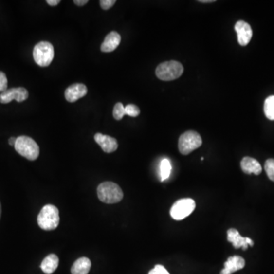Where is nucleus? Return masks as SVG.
Returning a JSON list of instances; mask_svg holds the SVG:
<instances>
[{
  "mask_svg": "<svg viewBox=\"0 0 274 274\" xmlns=\"http://www.w3.org/2000/svg\"><path fill=\"white\" fill-rule=\"evenodd\" d=\"M97 193L100 201L108 204L121 202L124 198V193L121 187L111 182H105L99 184Z\"/></svg>",
  "mask_w": 274,
  "mask_h": 274,
  "instance_id": "1",
  "label": "nucleus"
},
{
  "mask_svg": "<svg viewBox=\"0 0 274 274\" xmlns=\"http://www.w3.org/2000/svg\"><path fill=\"white\" fill-rule=\"evenodd\" d=\"M37 223L40 229L45 231L55 230L59 223V210L54 205H45L37 217Z\"/></svg>",
  "mask_w": 274,
  "mask_h": 274,
  "instance_id": "2",
  "label": "nucleus"
},
{
  "mask_svg": "<svg viewBox=\"0 0 274 274\" xmlns=\"http://www.w3.org/2000/svg\"><path fill=\"white\" fill-rule=\"evenodd\" d=\"M14 146L18 153L30 161L36 160L40 154V148L37 143L28 136L18 137Z\"/></svg>",
  "mask_w": 274,
  "mask_h": 274,
  "instance_id": "3",
  "label": "nucleus"
},
{
  "mask_svg": "<svg viewBox=\"0 0 274 274\" xmlns=\"http://www.w3.org/2000/svg\"><path fill=\"white\" fill-rule=\"evenodd\" d=\"M183 67L182 63L175 60L164 62L158 66L156 76L163 81H172L178 79L183 74Z\"/></svg>",
  "mask_w": 274,
  "mask_h": 274,
  "instance_id": "4",
  "label": "nucleus"
},
{
  "mask_svg": "<svg viewBox=\"0 0 274 274\" xmlns=\"http://www.w3.org/2000/svg\"><path fill=\"white\" fill-rule=\"evenodd\" d=\"M201 135L196 131H186L178 140V149L183 156H187L202 146Z\"/></svg>",
  "mask_w": 274,
  "mask_h": 274,
  "instance_id": "5",
  "label": "nucleus"
},
{
  "mask_svg": "<svg viewBox=\"0 0 274 274\" xmlns=\"http://www.w3.org/2000/svg\"><path fill=\"white\" fill-rule=\"evenodd\" d=\"M34 59L40 67H48L55 57V50L51 43L41 41L34 47Z\"/></svg>",
  "mask_w": 274,
  "mask_h": 274,
  "instance_id": "6",
  "label": "nucleus"
},
{
  "mask_svg": "<svg viewBox=\"0 0 274 274\" xmlns=\"http://www.w3.org/2000/svg\"><path fill=\"white\" fill-rule=\"evenodd\" d=\"M196 208V202L191 198L178 200L171 206L170 215L175 220H182L190 216Z\"/></svg>",
  "mask_w": 274,
  "mask_h": 274,
  "instance_id": "7",
  "label": "nucleus"
},
{
  "mask_svg": "<svg viewBox=\"0 0 274 274\" xmlns=\"http://www.w3.org/2000/svg\"><path fill=\"white\" fill-rule=\"evenodd\" d=\"M28 91L25 88H13L1 93L0 102L2 104H8L13 100H16L18 102H22L28 98Z\"/></svg>",
  "mask_w": 274,
  "mask_h": 274,
  "instance_id": "8",
  "label": "nucleus"
},
{
  "mask_svg": "<svg viewBox=\"0 0 274 274\" xmlns=\"http://www.w3.org/2000/svg\"><path fill=\"white\" fill-rule=\"evenodd\" d=\"M227 239L229 242L232 243L236 249L242 248L243 251L248 249V245L254 246V241L251 238L242 237L239 232L236 229H229L227 231Z\"/></svg>",
  "mask_w": 274,
  "mask_h": 274,
  "instance_id": "9",
  "label": "nucleus"
},
{
  "mask_svg": "<svg viewBox=\"0 0 274 274\" xmlns=\"http://www.w3.org/2000/svg\"><path fill=\"white\" fill-rule=\"evenodd\" d=\"M235 30L237 33V41L241 46H246L252 40L253 32L251 25L245 21H238L235 25Z\"/></svg>",
  "mask_w": 274,
  "mask_h": 274,
  "instance_id": "10",
  "label": "nucleus"
},
{
  "mask_svg": "<svg viewBox=\"0 0 274 274\" xmlns=\"http://www.w3.org/2000/svg\"><path fill=\"white\" fill-rule=\"evenodd\" d=\"M87 92V87L84 84L75 83L66 89L65 98L69 102H75L84 97Z\"/></svg>",
  "mask_w": 274,
  "mask_h": 274,
  "instance_id": "11",
  "label": "nucleus"
},
{
  "mask_svg": "<svg viewBox=\"0 0 274 274\" xmlns=\"http://www.w3.org/2000/svg\"><path fill=\"white\" fill-rule=\"evenodd\" d=\"M94 140L101 147L102 150L107 153L115 152L118 148L117 140L111 136L96 133L94 135Z\"/></svg>",
  "mask_w": 274,
  "mask_h": 274,
  "instance_id": "12",
  "label": "nucleus"
},
{
  "mask_svg": "<svg viewBox=\"0 0 274 274\" xmlns=\"http://www.w3.org/2000/svg\"><path fill=\"white\" fill-rule=\"evenodd\" d=\"M245 266V260L240 256H232L229 257L224 264V268L220 272V274H232L236 271L243 269Z\"/></svg>",
  "mask_w": 274,
  "mask_h": 274,
  "instance_id": "13",
  "label": "nucleus"
},
{
  "mask_svg": "<svg viewBox=\"0 0 274 274\" xmlns=\"http://www.w3.org/2000/svg\"><path fill=\"white\" fill-rule=\"evenodd\" d=\"M241 168L243 172L247 175L255 174L259 175L262 172V167L258 161L252 157H244L241 162Z\"/></svg>",
  "mask_w": 274,
  "mask_h": 274,
  "instance_id": "14",
  "label": "nucleus"
},
{
  "mask_svg": "<svg viewBox=\"0 0 274 274\" xmlns=\"http://www.w3.org/2000/svg\"><path fill=\"white\" fill-rule=\"evenodd\" d=\"M121 37L117 32H111L107 35L101 46L102 52L110 53L115 51L121 43Z\"/></svg>",
  "mask_w": 274,
  "mask_h": 274,
  "instance_id": "15",
  "label": "nucleus"
},
{
  "mask_svg": "<svg viewBox=\"0 0 274 274\" xmlns=\"http://www.w3.org/2000/svg\"><path fill=\"white\" fill-rule=\"evenodd\" d=\"M59 258L55 254H51L43 260L40 268L46 274H51L57 269Z\"/></svg>",
  "mask_w": 274,
  "mask_h": 274,
  "instance_id": "16",
  "label": "nucleus"
},
{
  "mask_svg": "<svg viewBox=\"0 0 274 274\" xmlns=\"http://www.w3.org/2000/svg\"><path fill=\"white\" fill-rule=\"evenodd\" d=\"M91 262L88 257H80L75 260L71 268L72 274H88L91 269Z\"/></svg>",
  "mask_w": 274,
  "mask_h": 274,
  "instance_id": "17",
  "label": "nucleus"
},
{
  "mask_svg": "<svg viewBox=\"0 0 274 274\" xmlns=\"http://www.w3.org/2000/svg\"><path fill=\"white\" fill-rule=\"evenodd\" d=\"M264 114L271 121H274V95L268 97L264 102Z\"/></svg>",
  "mask_w": 274,
  "mask_h": 274,
  "instance_id": "18",
  "label": "nucleus"
},
{
  "mask_svg": "<svg viewBox=\"0 0 274 274\" xmlns=\"http://www.w3.org/2000/svg\"><path fill=\"white\" fill-rule=\"evenodd\" d=\"M171 165L168 159H164L162 161L160 165L161 177H162V182H164L166 179L169 178L171 174Z\"/></svg>",
  "mask_w": 274,
  "mask_h": 274,
  "instance_id": "19",
  "label": "nucleus"
},
{
  "mask_svg": "<svg viewBox=\"0 0 274 274\" xmlns=\"http://www.w3.org/2000/svg\"><path fill=\"white\" fill-rule=\"evenodd\" d=\"M125 114H126L125 107L123 105V104L121 102L116 104L114 107V110H113V116H114V119H116L117 121H121Z\"/></svg>",
  "mask_w": 274,
  "mask_h": 274,
  "instance_id": "20",
  "label": "nucleus"
},
{
  "mask_svg": "<svg viewBox=\"0 0 274 274\" xmlns=\"http://www.w3.org/2000/svg\"><path fill=\"white\" fill-rule=\"evenodd\" d=\"M264 169L270 180L274 182V159H270L266 161L264 164Z\"/></svg>",
  "mask_w": 274,
  "mask_h": 274,
  "instance_id": "21",
  "label": "nucleus"
},
{
  "mask_svg": "<svg viewBox=\"0 0 274 274\" xmlns=\"http://www.w3.org/2000/svg\"><path fill=\"white\" fill-rule=\"evenodd\" d=\"M125 112H126V114L133 117H137L140 114V110L138 107L135 105H131V104L125 107Z\"/></svg>",
  "mask_w": 274,
  "mask_h": 274,
  "instance_id": "22",
  "label": "nucleus"
},
{
  "mask_svg": "<svg viewBox=\"0 0 274 274\" xmlns=\"http://www.w3.org/2000/svg\"><path fill=\"white\" fill-rule=\"evenodd\" d=\"M8 80L6 75L0 71V92L2 93L7 90Z\"/></svg>",
  "mask_w": 274,
  "mask_h": 274,
  "instance_id": "23",
  "label": "nucleus"
},
{
  "mask_svg": "<svg viewBox=\"0 0 274 274\" xmlns=\"http://www.w3.org/2000/svg\"><path fill=\"white\" fill-rule=\"evenodd\" d=\"M148 274H170L168 271L165 269V267H163V265H156L153 269L151 270Z\"/></svg>",
  "mask_w": 274,
  "mask_h": 274,
  "instance_id": "24",
  "label": "nucleus"
},
{
  "mask_svg": "<svg viewBox=\"0 0 274 274\" xmlns=\"http://www.w3.org/2000/svg\"><path fill=\"white\" fill-rule=\"evenodd\" d=\"M116 3L115 0H101L100 5L102 9L105 10L110 9Z\"/></svg>",
  "mask_w": 274,
  "mask_h": 274,
  "instance_id": "25",
  "label": "nucleus"
},
{
  "mask_svg": "<svg viewBox=\"0 0 274 274\" xmlns=\"http://www.w3.org/2000/svg\"><path fill=\"white\" fill-rule=\"evenodd\" d=\"M73 2L75 5L82 6V5H85L86 3H88L89 1L88 0H74Z\"/></svg>",
  "mask_w": 274,
  "mask_h": 274,
  "instance_id": "26",
  "label": "nucleus"
},
{
  "mask_svg": "<svg viewBox=\"0 0 274 274\" xmlns=\"http://www.w3.org/2000/svg\"><path fill=\"white\" fill-rule=\"evenodd\" d=\"M47 2L48 5H51V6H55V5H57L60 2V1L59 0H47Z\"/></svg>",
  "mask_w": 274,
  "mask_h": 274,
  "instance_id": "27",
  "label": "nucleus"
},
{
  "mask_svg": "<svg viewBox=\"0 0 274 274\" xmlns=\"http://www.w3.org/2000/svg\"><path fill=\"white\" fill-rule=\"evenodd\" d=\"M16 140H17V138H16V137H11V138L9 140V145L15 146V144H16Z\"/></svg>",
  "mask_w": 274,
  "mask_h": 274,
  "instance_id": "28",
  "label": "nucleus"
},
{
  "mask_svg": "<svg viewBox=\"0 0 274 274\" xmlns=\"http://www.w3.org/2000/svg\"><path fill=\"white\" fill-rule=\"evenodd\" d=\"M198 2H201V3H210V2H216L215 0H200Z\"/></svg>",
  "mask_w": 274,
  "mask_h": 274,
  "instance_id": "29",
  "label": "nucleus"
},
{
  "mask_svg": "<svg viewBox=\"0 0 274 274\" xmlns=\"http://www.w3.org/2000/svg\"><path fill=\"white\" fill-rule=\"evenodd\" d=\"M1 212H2V207H1V203H0V217H1Z\"/></svg>",
  "mask_w": 274,
  "mask_h": 274,
  "instance_id": "30",
  "label": "nucleus"
}]
</instances>
